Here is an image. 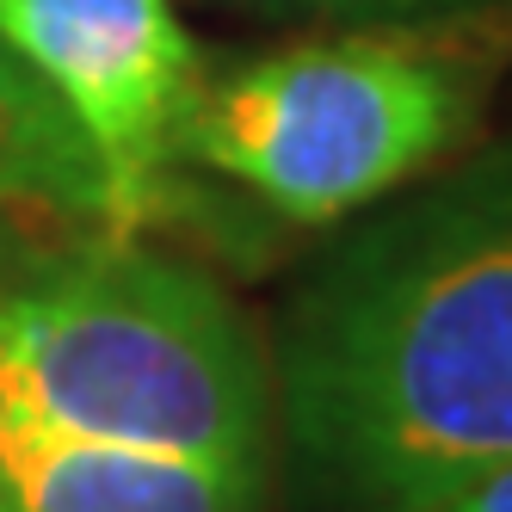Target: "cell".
Returning <instances> with one entry per match:
<instances>
[{"mask_svg":"<svg viewBox=\"0 0 512 512\" xmlns=\"http://www.w3.org/2000/svg\"><path fill=\"white\" fill-rule=\"evenodd\" d=\"M0 420L272 463V352L210 272L81 235L0 284Z\"/></svg>","mask_w":512,"mask_h":512,"instance_id":"2","label":"cell"},{"mask_svg":"<svg viewBox=\"0 0 512 512\" xmlns=\"http://www.w3.org/2000/svg\"><path fill=\"white\" fill-rule=\"evenodd\" d=\"M266 352L309 512H426L512 463V136L364 210Z\"/></svg>","mask_w":512,"mask_h":512,"instance_id":"1","label":"cell"},{"mask_svg":"<svg viewBox=\"0 0 512 512\" xmlns=\"http://www.w3.org/2000/svg\"><path fill=\"white\" fill-rule=\"evenodd\" d=\"M260 13H309L340 25H451V19H512V0H235Z\"/></svg>","mask_w":512,"mask_h":512,"instance_id":"7","label":"cell"},{"mask_svg":"<svg viewBox=\"0 0 512 512\" xmlns=\"http://www.w3.org/2000/svg\"><path fill=\"white\" fill-rule=\"evenodd\" d=\"M266 457H198L0 420V512H266Z\"/></svg>","mask_w":512,"mask_h":512,"instance_id":"5","label":"cell"},{"mask_svg":"<svg viewBox=\"0 0 512 512\" xmlns=\"http://www.w3.org/2000/svg\"><path fill=\"white\" fill-rule=\"evenodd\" d=\"M512 62V19L358 25L204 62L179 167L229 179L290 229H334L463 155Z\"/></svg>","mask_w":512,"mask_h":512,"instance_id":"3","label":"cell"},{"mask_svg":"<svg viewBox=\"0 0 512 512\" xmlns=\"http://www.w3.org/2000/svg\"><path fill=\"white\" fill-rule=\"evenodd\" d=\"M0 229L62 247L112 235L105 167L44 81L0 44Z\"/></svg>","mask_w":512,"mask_h":512,"instance_id":"6","label":"cell"},{"mask_svg":"<svg viewBox=\"0 0 512 512\" xmlns=\"http://www.w3.org/2000/svg\"><path fill=\"white\" fill-rule=\"evenodd\" d=\"M426 512H512V463H500V469H488V475H475L469 488L445 494V500L426 506Z\"/></svg>","mask_w":512,"mask_h":512,"instance_id":"8","label":"cell"},{"mask_svg":"<svg viewBox=\"0 0 512 512\" xmlns=\"http://www.w3.org/2000/svg\"><path fill=\"white\" fill-rule=\"evenodd\" d=\"M0 44L93 142L112 235L155 229L179 192V118L204 68L173 0H0Z\"/></svg>","mask_w":512,"mask_h":512,"instance_id":"4","label":"cell"}]
</instances>
